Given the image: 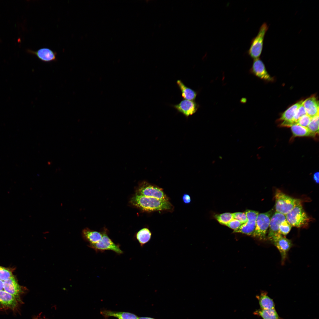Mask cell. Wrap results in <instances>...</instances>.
<instances>
[{
	"instance_id": "obj_1",
	"label": "cell",
	"mask_w": 319,
	"mask_h": 319,
	"mask_svg": "<svg viewBox=\"0 0 319 319\" xmlns=\"http://www.w3.org/2000/svg\"><path fill=\"white\" fill-rule=\"evenodd\" d=\"M130 202L140 210L147 212L154 211H172L174 207L169 201L147 197L135 194Z\"/></svg>"
},
{
	"instance_id": "obj_2",
	"label": "cell",
	"mask_w": 319,
	"mask_h": 319,
	"mask_svg": "<svg viewBox=\"0 0 319 319\" xmlns=\"http://www.w3.org/2000/svg\"><path fill=\"white\" fill-rule=\"evenodd\" d=\"M276 211L284 215L296 206L301 204L299 199L294 198L277 190L275 194Z\"/></svg>"
},
{
	"instance_id": "obj_3",
	"label": "cell",
	"mask_w": 319,
	"mask_h": 319,
	"mask_svg": "<svg viewBox=\"0 0 319 319\" xmlns=\"http://www.w3.org/2000/svg\"><path fill=\"white\" fill-rule=\"evenodd\" d=\"M268 29L267 23L264 22L260 27L257 35L251 40L248 53L254 60L260 58L263 51L265 36Z\"/></svg>"
},
{
	"instance_id": "obj_4",
	"label": "cell",
	"mask_w": 319,
	"mask_h": 319,
	"mask_svg": "<svg viewBox=\"0 0 319 319\" xmlns=\"http://www.w3.org/2000/svg\"><path fill=\"white\" fill-rule=\"evenodd\" d=\"M136 192V194L140 195L169 201V198L162 188L145 181L139 183Z\"/></svg>"
},
{
	"instance_id": "obj_5",
	"label": "cell",
	"mask_w": 319,
	"mask_h": 319,
	"mask_svg": "<svg viewBox=\"0 0 319 319\" xmlns=\"http://www.w3.org/2000/svg\"><path fill=\"white\" fill-rule=\"evenodd\" d=\"M285 217L286 220L292 226L298 228L307 226L310 221L301 204L294 207Z\"/></svg>"
},
{
	"instance_id": "obj_6",
	"label": "cell",
	"mask_w": 319,
	"mask_h": 319,
	"mask_svg": "<svg viewBox=\"0 0 319 319\" xmlns=\"http://www.w3.org/2000/svg\"><path fill=\"white\" fill-rule=\"evenodd\" d=\"M101 233L102 236L101 240L96 244H88L87 246L89 247L94 249L96 253L110 250L118 255L123 253V252L120 248V245L115 243L109 237L106 229H103Z\"/></svg>"
},
{
	"instance_id": "obj_7",
	"label": "cell",
	"mask_w": 319,
	"mask_h": 319,
	"mask_svg": "<svg viewBox=\"0 0 319 319\" xmlns=\"http://www.w3.org/2000/svg\"><path fill=\"white\" fill-rule=\"evenodd\" d=\"M271 211L258 214L256 221L255 228L252 236L260 240L265 239L270 223Z\"/></svg>"
},
{
	"instance_id": "obj_8",
	"label": "cell",
	"mask_w": 319,
	"mask_h": 319,
	"mask_svg": "<svg viewBox=\"0 0 319 319\" xmlns=\"http://www.w3.org/2000/svg\"><path fill=\"white\" fill-rule=\"evenodd\" d=\"M245 213L247 217V222L234 232L252 236L255 228L256 219L259 213L256 211L248 210Z\"/></svg>"
},
{
	"instance_id": "obj_9",
	"label": "cell",
	"mask_w": 319,
	"mask_h": 319,
	"mask_svg": "<svg viewBox=\"0 0 319 319\" xmlns=\"http://www.w3.org/2000/svg\"><path fill=\"white\" fill-rule=\"evenodd\" d=\"M279 250L284 263L287 253L293 245L291 241L279 234L274 237L270 240Z\"/></svg>"
},
{
	"instance_id": "obj_10",
	"label": "cell",
	"mask_w": 319,
	"mask_h": 319,
	"mask_svg": "<svg viewBox=\"0 0 319 319\" xmlns=\"http://www.w3.org/2000/svg\"><path fill=\"white\" fill-rule=\"evenodd\" d=\"M172 106L178 112L186 118L195 113L198 107V104L194 100L185 99L183 100L178 104Z\"/></svg>"
},
{
	"instance_id": "obj_11",
	"label": "cell",
	"mask_w": 319,
	"mask_h": 319,
	"mask_svg": "<svg viewBox=\"0 0 319 319\" xmlns=\"http://www.w3.org/2000/svg\"><path fill=\"white\" fill-rule=\"evenodd\" d=\"M286 220L285 215L276 211L271 217L269 225L268 238L270 240L279 232L280 225Z\"/></svg>"
},
{
	"instance_id": "obj_12",
	"label": "cell",
	"mask_w": 319,
	"mask_h": 319,
	"mask_svg": "<svg viewBox=\"0 0 319 319\" xmlns=\"http://www.w3.org/2000/svg\"><path fill=\"white\" fill-rule=\"evenodd\" d=\"M303 100H301L293 105L282 114L279 119L282 122L280 125L283 127H291L295 124L294 118L295 113L298 108L302 104Z\"/></svg>"
},
{
	"instance_id": "obj_13",
	"label": "cell",
	"mask_w": 319,
	"mask_h": 319,
	"mask_svg": "<svg viewBox=\"0 0 319 319\" xmlns=\"http://www.w3.org/2000/svg\"><path fill=\"white\" fill-rule=\"evenodd\" d=\"M23 289L18 283L14 276L4 281V290L15 296L19 300L23 292Z\"/></svg>"
},
{
	"instance_id": "obj_14",
	"label": "cell",
	"mask_w": 319,
	"mask_h": 319,
	"mask_svg": "<svg viewBox=\"0 0 319 319\" xmlns=\"http://www.w3.org/2000/svg\"><path fill=\"white\" fill-rule=\"evenodd\" d=\"M18 300L14 295L4 290H0V305L4 308L14 310Z\"/></svg>"
},
{
	"instance_id": "obj_15",
	"label": "cell",
	"mask_w": 319,
	"mask_h": 319,
	"mask_svg": "<svg viewBox=\"0 0 319 319\" xmlns=\"http://www.w3.org/2000/svg\"><path fill=\"white\" fill-rule=\"evenodd\" d=\"M251 69L253 73L258 77L265 80H272L264 63L260 58L254 60Z\"/></svg>"
},
{
	"instance_id": "obj_16",
	"label": "cell",
	"mask_w": 319,
	"mask_h": 319,
	"mask_svg": "<svg viewBox=\"0 0 319 319\" xmlns=\"http://www.w3.org/2000/svg\"><path fill=\"white\" fill-rule=\"evenodd\" d=\"M29 52L45 62L56 61V53L48 48H41L35 51L30 50Z\"/></svg>"
},
{
	"instance_id": "obj_17",
	"label": "cell",
	"mask_w": 319,
	"mask_h": 319,
	"mask_svg": "<svg viewBox=\"0 0 319 319\" xmlns=\"http://www.w3.org/2000/svg\"><path fill=\"white\" fill-rule=\"evenodd\" d=\"M306 114L311 118L319 115V103L314 96L310 97L302 103Z\"/></svg>"
},
{
	"instance_id": "obj_18",
	"label": "cell",
	"mask_w": 319,
	"mask_h": 319,
	"mask_svg": "<svg viewBox=\"0 0 319 319\" xmlns=\"http://www.w3.org/2000/svg\"><path fill=\"white\" fill-rule=\"evenodd\" d=\"M100 314L105 319L110 317H113L118 319H138L139 317L135 314L128 312H118L110 310H102Z\"/></svg>"
},
{
	"instance_id": "obj_19",
	"label": "cell",
	"mask_w": 319,
	"mask_h": 319,
	"mask_svg": "<svg viewBox=\"0 0 319 319\" xmlns=\"http://www.w3.org/2000/svg\"><path fill=\"white\" fill-rule=\"evenodd\" d=\"M83 239L89 243V244H96L99 242L102 237V233L91 230L88 228L84 229L82 233Z\"/></svg>"
},
{
	"instance_id": "obj_20",
	"label": "cell",
	"mask_w": 319,
	"mask_h": 319,
	"mask_svg": "<svg viewBox=\"0 0 319 319\" xmlns=\"http://www.w3.org/2000/svg\"><path fill=\"white\" fill-rule=\"evenodd\" d=\"M176 83L181 91L182 97L184 99L194 100L196 99L197 95L196 91L187 86L180 80H178Z\"/></svg>"
},
{
	"instance_id": "obj_21",
	"label": "cell",
	"mask_w": 319,
	"mask_h": 319,
	"mask_svg": "<svg viewBox=\"0 0 319 319\" xmlns=\"http://www.w3.org/2000/svg\"><path fill=\"white\" fill-rule=\"evenodd\" d=\"M261 309L268 310L275 308V304L272 299L265 292H262L260 294L256 296Z\"/></svg>"
},
{
	"instance_id": "obj_22",
	"label": "cell",
	"mask_w": 319,
	"mask_h": 319,
	"mask_svg": "<svg viewBox=\"0 0 319 319\" xmlns=\"http://www.w3.org/2000/svg\"><path fill=\"white\" fill-rule=\"evenodd\" d=\"M152 233L147 227L143 228L136 234L135 237L140 246L142 248L151 240Z\"/></svg>"
},
{
	"instance_id": "obj_23",
	"label": "cell",
	"mask_w": 319,
	"mask_h": 319,
	"mask_svg": "<svg viewBox=\"0 0 319 319\" xmlns=\"http://www.w3.org/2000/svg\"><path fill=\"white\" fill-rule=\"evenodd\" d=\"M253 314L263 319H283L279 316L275 308L268 310L261 309L256 310Z\"/></svg>"
},
{
	"instance_id": "obj_24",
	"label": "cell",
	"mask_w": 319,
	"mask_h": 319,
	"mask_svg": "<svg viewBox=\"0 0 319 319\" xmlns=\"http://www.w3.org/2000/svg\"><path fill=\"white\" fill-rule=\"evenodd\" d=\"M291 127L292 132L294 137L311 136V133L307 127H303L297 124L292 125Z\"/></svg>"
},
{
	"instance_id": "obj_25",
	"label": "cell",
	"mask_w": 319,
	"mask_h": 319,
	"mask_svg": "<svg viewBox=\"0 0 319 319\" xmlns=\"http://www.w3.org/2000/svg\"><path fill=\"white\" fill-rule=\"evenodd\" d=\"M307 128L310 132L311 136H315L318 133L319 115L311 118Z\"/></svg>"
},
{
	"instance_id": "obj_26",
	"label": "cell",
	"mask_w": 319,
	"mask_h": 319,
	"mask_svg": "<svg viewBox=\"0 0 319 319\" xmlns=\"http://www.w3.org/2000/svg\"><path fill=\"white\" fill-rule=\"evenodd\" d=\"M215 218L220 224L226 226L234 219L232 213L229 212L216 215Z\"/></svg>"
},
{
	"instance_id": "obj_27",
	"label": "cell",
	"mask_w": 319,
	"mask_h": 319,
	"mask_svg": "<svg viewBox=\"0 0 319 319\" xmlns=\"http://www.w3.org/2000/svg\"><path fill=\"white\" fill-rule=\"evenodd\" d=\"M12 272L9 268L0 266V279L4 281L13 276Z\"/></svg>"
},
{
	"instance_id": "obj_28",
	"label": "cell",
	"mask_w": 319,
	"mask_h": 319,
	"mask_svg": "<svg viewBox=\"0 0 319 319\" xmlns=\"http://www.w3.org/2000/svg\"><path fill=\"white\" fill-rule=\"evenodd\" d=\"M292 227V226L286 220L280 225L279 232L282 235H286L290 231Z\"/></svg>"
},
{
	"instance_id": "obj_29",
	"label": "cell",
	"mask_w": 319,
	"mask_h": 319,
	"mask_svg": "<svg viewBox=\"0 0 319 319\" xmlns=\"http://www.w3.org/2000/svg\"><path fill=\"white\" fill-rule=\"evenodd\" d=\"M233 218L238 220L242 224L247 221V217L245 212H236L233 213Z\"/></svg>"
},
{
	"instance_id": "obj_30",
	"label": "cell",
	"mask_w": 319,
	"mask_h": 319,
	"mask_svg": "<svg viewBox=\"0 0 319 319\" xmlns=\"http://www.w3.org/2000/svg\"><path fill=\"white\" fill-rule=\"evenodd\" d=\"M311 118L307 114L304 115L300 118L296 124L303 127H307Z\"/></svg>"
},
{
	"instance_id": "obj_31",
	"label": "cell",
	"mask_w": 319,
	"mask_h": 319,
	"mask_svg": "<svg viewBox=\"0 0 319 319\" xmlns=\"http://www.w3.org/2000/svg\"><path fill=\"white\" fill-rule=\"evenodd\" d=\"M306 114H307L305 109L302 103L298 108L295 113L294 118L295 124L296 123L297 121L300 118Z\"/></svg>"
},
{
	"instance_id": "obj_32",
	"label": "cell",
	"mask_w": 319,
	"mask_h": 319,
	"mask_svg": "<svg viewBox=\"0 0 319 319\" xmlns=\"http://www.w3.org/2000/svg\"><path fill=\"white\" fill-rule=\"evenodd\" d=\"M242 224L238 220L233 219L226 226L235 230L238 229Z\"/></svg>"
},
{
	"instance_id": "obj_33",
	"label": "cell",
	"mask_w": 319,
	"mask_h": 319,
	"mask_svg": "<svg viewBox=\"0 0 319 319\" xmlns=\"http://www.w3.org/2000/svg\"><path fill=\"white\" fill-rule=\"evenodd\" d=\"M182 199L184 203L186 204L190 203L191 201V197L188 194H184L182 196Z\"/></svg>"
},
{
	"instance_id": "obj_34",
	"label": "cell",
	"mask_w": 319,
	"mask_h": 319,
	"mask_svg": "<svg viewBox=\"0 0 319 319\" xmlns=\"http://www.w3.org/2000/svg\"><path fill=\"white\" fill-rule=\"evenodd\" d=\"M313 178L315 182L316 183H319V172H315L313 175Z\"/></svg>"
},
{
	"instance_id": "obj_35",
	"label": "cell",
	"mask_w": 319,
	"mask_h": 319,
	"mask_svg": "<svg viewBox=\"0 0 319 319\" xmlns=\"http://www.w3.org/2000/svg\"><path fill=\"white\" fill-rule=\"evenodd\" d=\"M4 290V281L0 279V290Z\"/></svg>"
},
{
	"instance_id": "obj_36",
	"label": "cell",
	"mask_w": 319,
	"mask_h": 319,
	"mask_svg": "<svg viewBox=\"0 0 319 319\" xmlns=\"http://www.w3.org/2000/svg\"><path fill=\"white\" fill-rule=\"evenodd\" d=\"M138 319H155L152 318L148 317H139Z\"/></svg>"
},
{
	"instance_id": "obj_37",
	"label": "cell",
	"mask_w": 319,
	"mask_h": 319,
	"mask_svg": "<svg viewBox=\"0 0 319 319\" xmlns=\"http://www.w3.org/2000/svg\"><path fill=\"white\" fill-rule=\"evenodd\" d=\"M33 319H43L41 317V314L37 315V316L35 317Z\"/></svg>"
}]
</instances>
